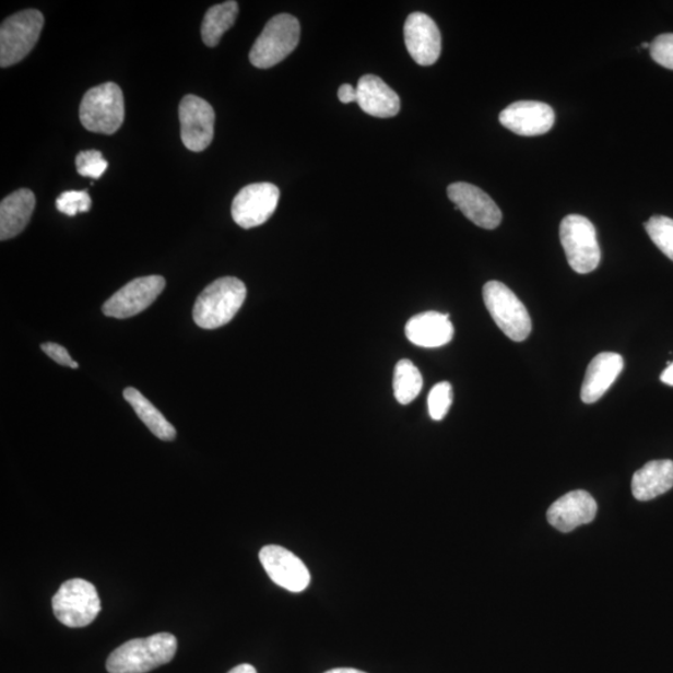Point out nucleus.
<instances>
[{
    "label": "nucleus",
    "mask_w": 673,
    "mask_h": 673,
    "mask_svg": "<svg viewBox=\"0 0 673 673\" xmlns=\"http://www.w3.org/2000/svg\"><path fill=\"white\" fill-rule=\"evenodd\" d=\"M176 650V637L167 633L130 640L111 652L106 670L109 673H146L170 662Z\"/></svg>",
    "instance_id": "obj_1"
},
{
    "label": "nucleus",
    "mask_w": 673,
    "mask_h": 673,
    "mask_svg": "<svg viewBox=\"0 0 673 673\" xmlns=\"http://www.w3.org/2000/svg\"><path fill=\"white\" fill-rule=\"evenodd\" d=\"M247 295L245 283L236 278L212 282L193 306V321L200 329L216 330L234 320Z\"/></svg>",
    "instance_id": "obj_2"
},
{
    "label": "nucleus",
    "mask_w": 673,
    "mask_h": 673,
    "mask_svg": "<svg viewBox=\"0 0 673 673\" xmlns=\"http://www.w3.org/2000/svg\"><path fill=\"white\" fill-rule=\"evenodd\" d=\"M79 117L87 131L115 134L126 119V103L120 86L105 83L92 87L83 97Z\"/></svg>",
    "instance_id": "obj_3"
},
{
    "label": "nucleus",
    "mask_w": 673,
    "mask_h": 673,
    "mask_svg": "<svg viewBox=\"0 0 673 673\" xmlns=\"http://www.w3.org/2000/svg\"><path fill=\"white\" fill-rule=\"evenodd\" d=\"M300 25L294 15L279 14L264 25L250 51L251 64L270 69L285 60L299 43Z\"/></svg>",
    "instance_id": "obj_4"
},
{
    "label": "nucleus",
    "mask_w": 673,
    "mask_h": 673,
    "mask_svg": "<svg viewBox=\"0 0 673 673\" xmlns=\"http://www.w3.org/2000/svg\"><path fill=\"white\" fill-rule=\"evenodd\" d=\"M483 298L486 309L505 335L511 341L522 342L531 333V318L524 304L504 283H485Z\"/></svg>",
    "instance_id": "obj_5"
},
{
    "label": "nucleus",
    "mask_w": 673,
    "mask_h": 673,
    "mask_svg": "<svg viewBox=\"0 0 673 673\" xmlns=\"http://www.w3.org/2000/svg\"><path fill=\"white\" fill-rule=\"evenodd\" d=\"M102 610L99 593L84 579L68 580L52 598V611L59 622L78 628L91 625Z\"/></svg>",
    "instance_id": "obj_6"
},
{
    "label": "nucleus",
    "mask_w": 673,
    "mask_h": 673,
    "mask_svg": "<svg viewBox=\"0 0 673 673\" xmlns=\"http://www.w3.org/2000/svg\"><path fill=\"white\" fill-rule=\"evenodd\" d=\"M44 16L37 9H26L7 17L0 26V67L20 63L37 44Z\"/></svg>",
    "instance_id": "obj_7"
},
{
    "label": "nucleus",
    "mask_w": 673,
    "mask_h": 673,
    "mask_svg": "<svg viewBox=\"0 0 673 673\" xmlns=\"http://www.w3.org/2000/svg\"><path fill=\"white\" fill-rule=\"evenodd\" d=\"M560 241L571 269L587 274L599 268L601 251L595 226L581 215H569L562 221Z\"/></svg>",
    "instance_id": "obj_8"
},
{
    "label": "nucleus",
    "mask_w": 673,
    "mask_h": 673,
    "mask_svg": "<svg viewBox=\"0 0 673 673\" xmlns=\"http://www.w3.org/2000/svg\"><path fill=\"white\" fill-rule=\"evenodd\" d=\"M165 286V279L156 274L132 280L106 300L103 312L118 320L134 317L152 306Z\"/></svg>",
    "instance_id": "obj_9"
},
{
    "label": "nucleus",
    "mask_w": 673,
    "mask_h": 673,
    "mask_svg": "<svg viewBox=\"0 0 673 673\" xmlns=\"http://www.w3.org/2000/svg\"><path fill=\"white\" fill-rule=\"evenodd\" d=\"M280 190L276 185L259 182L246 186L233 201V219L246 229L261 226L276 211Z\"/></svg>",
    "instance_id": "obj_10"
},
{
    "label": "nucleus",
    "mask_w": 673,
    "mask_h": 673,
    "mask_svg": "<svg viewBox=\"0 0 673 673\" xmlns=\"http://www.w3.org/2000/svg\"><path fill=\"white\" fill-rule=\"evenodd\" d=\"M181 140L193 153H201L212 143L215 134V111L197 95H186L179 106Z\"/></svg>",
    "instance_id": "obj_11"
},
{
    "label": "nucleus",
    "mask_w": 673,
    "mask_h": 673,
    "mask_svg": "<svg viewBox=\"0 0 673 673\" xmlns=\"http://www.w3.org/2000/svg\"><path fill=\"white\" fill-rule=\"evenodd\" d=\"M260 562L271 580L291 592H303L311 582V574L307 566L285 547L279 545L262 547Z\"/></svg>",
    "instance_id": "obj_12"
},
{
    "label": "nucleus",
    "mask_w": 673,
    "mask_h": 673,
    "mask_svg": "<svg viewBox=\"0 0 673 673\" xmlns=\"http://www.w3.org/2000/svg\"><path fill=\"white\" fill-rule=\"evenodd\" d=\"M448 198L456 209L476 226L485 229L497 228L501 223V211L488 193L468 182L449 185Z\"/></svg>",
    "instance_id": "obj_13"
},
{
    "label": "nucleus",
    "mask_w": 673,
    "mask_h": 673,
    "mask_svg": "<svg viewBox=\"0 0 673 673\" xmlns=\"http://www.w3.org/2000/svg\"><path fill=\"white\" fill-rule=\"evenodd\" d=\"M406 50L415 63L430 67L440 57L441 35L436 22L427 14L412 13L404 23Z\"/></svg>",
    "instance_id": "obj_14"
},
{
    "label": "nucleus",
    "mask_w": 673,
    "mask_h": 673,
    "mask_svg": "<svg viewBox=\"0 0 673 673\" xmlns=\"http://www.w3.org/2000/svg\"><path fill=\"white\" fill-rule=\"evenodd\" d=\"M504 128L521 137L546 134L555 122V113L551 105L540 102H517L499 115Z\"/></svg>",
    "instance_id": "obj_15"
},
{
    "label": "nucleus",
    "mask_w": 673,
    "mask_h": 673,
    "mask_svg": "<svg viewBox=\"0 0 673 673\" xmlns=\"http://www.w3.org/2000/svg\"><path fill=\"white\" fill-rule=\"evenodd\" d=\"M597 512L598 504L591 494L586 491H574L557 499L548 508L546 517L555 529L562 533H570L581 526L589 524L595 519Z\"/></svg>",
    "instance_id": "obj_16"
},
{
    "label": "nucleus",
    "mask_w": 673,
    "mask_h": 673,
    "mask_svg": "<svg viewBox=\"0 0 673 673\" xmlns=\"http://www.w3.org/2000/svg\"><path fill=\"white\" fill-rule=\"evenodd\" d=\"M357 103L370 117L393 118L401 110L400 96L376 75H365L357 85Z\"/></svg>",
    "instance_id": "obj_17"
},
{
    "label": "nucleus",
    "mask_w": 673,
    "mask_h": 673,
    "mask_svg": "<svg viewBox=\"0 0 673 673\" xmlns=\"http://www.w3.org/2000/svg\"><path fill=\"white\" fill-rule=\"evenodd\" d=\"M405 335L418 347L438 349L454 336V327L448 315L424 312L411 318L405 324Z\"/></svg>",
    "instance_id": "obj_18"
},
{
    "label": "nucleus",
    "mask_w": 673,
    "mask_h": 673,
    "mask_svg": "<svg viewBox=\"0 0 673 673\" xmlns=\"http://www.w3.org/2000/svg\"><path fill=\"white\" fill-rule=\"evenodd\" d=\"M624 369V359L617 353L604 352L598 354L588 367L586 379L581 387V400L592 404L604 395Z\"/></svg>",
    "instance_id": "obj_19"
},
{
    "label": "nucleus",
    "mask_w": 673,
    "mask_h": 673,
    "mask_svg": "<svg viewBox=\"0 0 673 673\" xmlns=\"http://www.w3.org/2000/svg\"><path fill=\"white\" fill-rule=\"evenodd\" d=\"M35 209V194L28 189L17 190L0 203V238L11 240L28 226Z\"/></svg>",
    "instance_id": "obj_20"
},
{
    "label": "nucleus",
    "mask_w": 673,
    "mask_h": 673,
    "mask_svg": "<svg viewBox=\"0 0 673 673\" xmlns=\"http://www.w3.org/2000/svg\"><path fill=\"white\" fill-rule=\"evenodd\" d=\"M633 494L637 500L648 501L673 488L672 460H652L633 477Z\"/></svg>",
    "instance_id": "obj_21"
},
{
    "label": "nucleus",
    "mask_w": 673,
    "mask_h": 673,
    "mask_svg": "<svg viewBox=\"0 0 673 673\" xmlns=\"http://www.w3.org/2000/svg\"><path fill=\"white\" fill-rule=\"evenodd\" d=\"M123 398L135 411L138 417L146 427L154 434L155 437L165 441H172L176 438V429L170 422H167L165 415L156 409V406L141 394L138 389L129 387L123 391Z\"/></svg>",
    "instance_id": "obj_22"
},
{
    "label": "nucleus",
    "mask_w": 673,
    "mask_h": 673,
    "mask_svg": "<svg viewBox=\"0 0 673 673\" xmlns=\"http://www.w3.org/2000/svg\"><path fill=\"white\" fill-rule=\"evenodd\" d=\"M237 15L238 4L234 0L210 8L201 26L202 42L210 48L219 46L223 35L233 28Z\"/></svg>",
    "instance_id": "obj_23"
},
{
    "label": "nucleus",
    "mask_w": 673,
    "mask_h": 673,
    "mask_svg": "<svg viewBox=\"0 0 673 673\" xmlns=\"http://www.w3.org/2000/svg\"><path fill=\"white\" fill-rule=\"evenodd\" d=\"M423 388V377L414 363L402 359L397 363L394 369L393 389L398 403L403 405L412 403Z\"/></svg>",
    "instance_id": "obj_24"
},
{
    "label": "nucleus",
    "mask_w": 673,
    "mask_h": 673,
    "mask_svg": "<svg viewBox=\"0 0 673 673\" xmlns=\"http://www.w3.org/2000/svg\"><path fill=\"white\" fill-rule=\"evenodd\" d=\"M645 228L659 250L673 261V220L666 216H653L645 224Z\"/></svg>",
    "instance_id": "obj_25"
},
{
    "label": "nucleus",
    "mask_w": 673,
    "mask_h": 673,
    "mask_svg": "<svg viewBox=\"0 0 673 673\" xmlns=\"http://www.w3.org/2000/svg\"><path fill=\"white\" fill-rule=\"evenodd\" d=\"M453 403V388L450 383L441 382L432 388L428 395V411L430 418L441 421L446 417Z\"/></svg>",
    "instance_id": "obj_26"
},
{
    "label": "nucleus",
    "mask_w": 673,
    "mask_h": 673,
    "mask_svg": "<svg viewBox=\"0 0 673 673\" xmlns=\"http://www.w3.org/2000/svg\"><path fill=\"white\" fill-rule=\"evenodd\" d=\"M75 163L79 175L92 177L94 180L101 179L109 166L103 154L97 150H86V152L79 153Z\"/></svg>",
    "instance_id": "obj_27"
},
{
    "label": "nucleus",
    "mask_w": 673,
    "mask_h": 673,
    "mask_svg": "<svg viewBox=\"0 0 673 673\" xmlns=\"http://www.w3.org/2000/svg\"><path fill=\"white\" fill-rule=\"evenodd\" d=\"M56 205L61 214L75 216L79 212H87L92 209V199L87 191H66L60 194Z\"/></svg>",
    "instance_id": "obj_28"
},
{
    "label": "nucleus",
    "mask_w": 673,
    "mask_h": 673,
    "mask_svg": "<svg viewBox=\"0 0 673 673\" xmlns=\"http://www.w3.org/2000/svg\"><path fill=\"white\" fill-rule=\"evenodd\" d=\"M651 57L663 68L673 70V34H661L650 44Z\"/></svg>",
    "instance_id": "obj_29"
},
{
    "label": "nucleus",
    "mask_w": 673,
    "mask_h": 673,
    "mask_svg": "<svg viewBox=\"0 0 673 673\" xmlns=\"http://www.w3.org/2000/svg\"><path fill=\"white\" fill-rule=\"evenodd\" d=\"M42 351L47 354L49 358L57 362L58 365L78 369V363L70 357L69 352L58 343H44L42 344Z\"/></svg>",
    "instance_id": "obj_30"
},
{
    "label": "nucleus",
    "mask_w": 673,
    "mask_h": 673,
    "mask_svg": "<svg viewBox=\"0 0 673 673\" xmlns=\"http://www.w3.org/2000/svg\"><path fill=\"white\" fill-rule=\"evenodd\" d=\"M339 99L343 104L357 103V87L351 84H343L339 91Z\"/></svg>",
    "instance_id": "obj_31"
},
{
    "label": "nucleus",
    "mask_w": 673,
    "mask_h": 673,
    "mask_svg": "<svg viewBox=\"0 0 673 673\" xmlns=\"http://www.w3.org/2000/svg\"><path fill=\"white\" fill-rule=\"evenodd\" d=\"M661 382L673 387V362L668 363V368L662 371Z\"/></svg>",
    "instance_id": "obj_32"
},
{
    "label": "nucleus",
    "mask_w": 673,
    "mask_h": 673,
    "mask_svg": "<svg viewBox=\"0 0 673 673\" xmlns=\"http://www.w3.org/2000/svg\"><path fill=\"white\" fill-rule=\"evenodd\" d=\"M228 673H257V671L253 666L249 665V663H243V665L234 668Z\"/></svg>",
    "instance_id": "obj_33"
},
{
    "label": "nucleus",
    "mask_w": 673,
    "mask_h": 673,
    "mask_svg": "<svg viewBox=\"0 0 673 673\" xmlns=\"http://www.w3.org/2000/svg\"><path fill=\"white\" fill-rule=\"evenodd\" d=\"M324 673H366L356 669H333Z\"/></svg>",
    "instance_id": "obj_34"
},
{
    "label": "nucleus",
    "mask_w": 673,
    "mask_h": 673,
    "mask_svg": "<svg viewBox=\"0 0 673 673\" xmlns=\"http://www.w3.org/2000/svg\"><path fill=\"white\" fill-rule=\"evenodd\" d=\"M641 47H642L644 49H646V48H650V44H649V43H642V46H641Z\"/></svg>",
    "instance_id": "obj_35"
}]
</instances>
